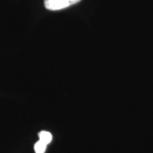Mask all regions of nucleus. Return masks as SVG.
<instances>
[{
	"label": "nucleus",
	"mask_w": 153,
	"mask_h": 153,
	"mask_svg": "<svg viewBox=\"0 0 153 153\" xmlns=\"http://www.w3.org/2000/svg\"><path fill=\"white\" fill-rule=\"evenodd\" d=\"M48 144H46V143L42 142L41 140H38L37 142L35 143L34 145V149H35V152L36 153H45V150H46V147H47Z\"/></svg>",
	"instance_id": "nucleus-3"
},
{
	"label": "nucleus",
	"mask_w": 153,
	"mask_h": 153,
	"mask_svg": "<svg viewBox=\"0 0 153 153\" xmlns=\"http://www.w3.org/2000/svg\"><path fill=\"white\" fill-rule=\"evenodd\" d=\"M81 0H45L44 5L48 10L57 11L68 8L70 6L79 3Z\"/></svg>",
	"instance_id": "nucleus-1"
},
{
	"label": "nucleus",
	"mask_w": 153,
	"mask_h": 153,
	"mask_svg": "<svg viewBox=\"0 0 153 153\" xmlns=\"http://www.w3.org/2000/svg\"><path fill=\"white\" fill-rule=\"evenodd\" d=\"M39 140H41L46 144H49L52 141V134L49 131H41L39 133Z\"/></svg>",
	"instance_id": "nucleus-2"
}]
</instances>
